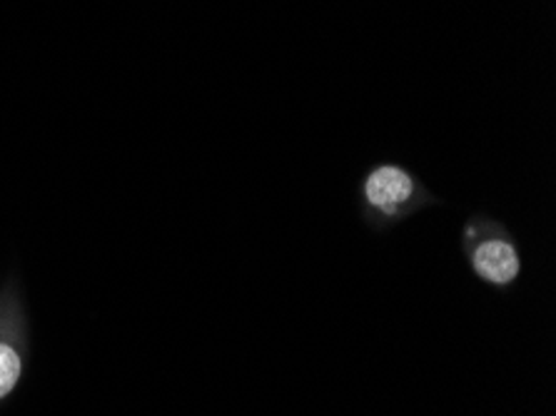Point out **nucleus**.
<instances>
[{
	"label": "nucleus",
	"instance_id": "nucleus-2",
	"mask_svg": "<svg viewBox=\"0 0 556 416\" xmlns=\"http://www.w3.org/2000/svg\"><path fill=\"white\" fill-rule=\"evenodd\" d=\"M471 267L486 285L507 287L519 277L521 262L514 242L504 232H490L471 248Z\"/></svg>",
	"mask_w": 556,
	"mask_h": 416
},
{
	"label": "nucleus",
	"instance_id": "nucleus-3",
	"mask_svg": "<svg viewBox=\"0 0 556 416\" xmlns=\"http://www.w3.org/2000/svg\"><path fill=\"white\" fill-rule=\"evenodd\" d=\"M23 377V356L18 346L8 339H0V402L13 394Z\"/></svg>",
	"mask_w": 556,
	"mask_h": 416
},
{
	"label": "nucleus",
	"instance_id": "nucleus-1",
	"mask_svg": "<svg viewBox=\"0 0 556 416\" xmlns=\"http://www.w3.org/2000/svg\"><path fill=\"white\" fill-rule=\"evenodd\" d=\"M365 202L379 217L397 219L415 205L419 188L417 180L400 165H379L365 180Z\"/></svg>",
	"mask_w": 556,
	"mask_h": 416
}]
</instances>
